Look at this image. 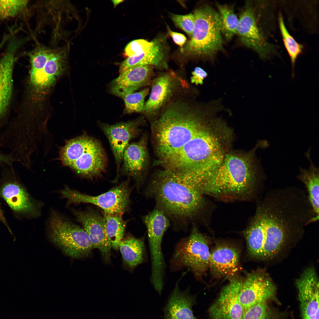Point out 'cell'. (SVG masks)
I'll return each instance as SVG.
<instances>
[{
    "label": "cell",
    "mask_w": 319,
    "mask_h": 319,
    "mask_svg": "<svg viewBox=\"0 0 319 319\" xmlns=\"http://www.w3.org/2000/svg\"><path fill=\"white\" fill-rule=\"evenodd\" d=\"M302 319H319V279L312 267L296 281Z\"/></svg>",
    "instance_id": "2e32d148"
},
{
    "label": "cell",
    "mask_w": 319,
    "mask_h": 319,
    "mask_svg": "<svg viewBox=\"0 0 319 319\" xmlns=\"http://www.w3.org/2000/svg\"><path fill=\"white\" fill-rule=\"evenodd\" d=\"M149 89L146 88L138 92L127 94L122 98L125 104L126 113L142 112L144 105V100L149 93Z\"/></svg>",
    "instance_id": "1f68e13d"
},
{
    "label": "cell",
    "mask_w": 319,
    "mask_h": 319,
    "mask_svg": "<svg viewBox=\"0 0 319 319\" xmlns=\"http://www.w3.org/2000/svg\"><path fill=\"white\" fill-rule=\"evenodd\" d=\"M59 156L64 165L85 178L99 177L106 170L107 159L101 143L85 134L66 141Z\"/></svg>",
    "instance_id": "8992f818"
},
{
    "label": "cell",
    "mask_w": 319,
    "mask_h": 319,
    "mask_svg": "<svg viewBox=\"0 0 319 319\" xmlns=\"http://www.w3.org/2000/svg\"><path fill=\"white\" fill-rule=\"evenodd\" d=\"M230 132L220 120H211L192 139L164 161L166 168L193 185L204 183L221 164Z\"/></svg>",
    "instance_id": "6da1fadb"
},
{
    "label": "cell",
    "mask_w": 319,
    "mask_h": 319,
    "mask_svg": "<svg viewBox=\"0 0 319 319\" xmlns=\"http://www.w3.org/2000/svg\"><path fill=\"white\" fill-rule=\"evenodd\" d=\"M48 235L51 241L66 255L75 258L88 256L93 248L86 231L57 213L50 219Z\"/></svg>",
    "instance_id": "9c48e42d"
},
{
    "label": "cell",
    "mask_w": 319,
    "mask_h": 319,
    "mask_svg": "<svg viewBox=\"0 0 319 319\" xmlns=\"http://www.w3.org/2000/svg\"><path fill=\"white\" fill-rule=\"evenodd\" d=\"M179 282H177L164 309V319H197L192 309L196 304V296L190 293L189 287L181 290Z\"/></svg>",
    "instance_id": "7402d4cb"
},
{
    "label": "cell",
    "mask_w": 319,
    "mask_h": 319,
    "mask_svg": "<svg viewBox=\"0 0 319 319\" xmlns=\"http://www.w3.org/2000/svg\"><path fill=\"white\" fill-rule=\"evenodd\" d=\"M236 34L243 45L255 51L262 58H267L273 51L272 45L260 30L250 2L246 3L240 14Z\"/></svg>",
    "instance_id": "4fadbf2b"
},
{
    "label": "cell",
    "mask_w": 319,
    "mask_h": 319,
    "mask_svg": "<svg viewBox=\"0 0 319 319\" xmlns=\"http://www.w3.org/2000/svg\"><path fill=\"white\" fill-rule=\"evenodd\" d=\"M269 301L257 303L244 310L242 319H284L285 314Z\"/></svg>",
    "instance_id": "f546056e"
},
{
    "label": "cell",
    "mask_w": 319,
    "mask_h": 319,
    "mask_svg": "<svg viewBox=\"0 0 319 319\" xmlns=\"http://www.w3.org/2000/svg\"><path fill=\"white\" fill-rule=\"evenodd\" d=\"M171 18L175 25L185 32L191 38L194 27L195 17L193 13L184 15L172 14Z\"/></svg>",
    "instance_id": "836d02e7"
},
{
    "label": "cell",
    "mask_w": 319,
    "mask_h": 319,
    "mask_svg": "<svg viewBox=\"0 0 319 319\" xmlns=\"http://www.w3.org/2000/svg\"><path fill=\"white\" fill-rule=\"evenodd\" d=\"M193 14L195 23L190 40L180 49L184 56L193 58H211L223 49L219 16L211 6L204 5Z\"/></svg>",
    "instance_id": "52a82bcc"
},
{
    "label": "cell",
    "mask_w": 319,
    "mask_h": 319,
    "mask_svg": "<svg viewBox=\"0 0 319 319\" xmlns=\"http://www.w3.org/2000/svg\"><path fill=\"white\" fill-rule=\"evenodd\" d=\"M254 152L227 154L199 192L224 199L246 200L255 197L266 177L257 162Z\"/></svg>",
    "instance_id": "3957f363"
},
{
    "label": "cell",
    "mask_w": 319,
    "mask_h": 319,
    "mask_svg": "<svg viewBox=\"0 0 319 319\" xmlns=\"http://www.w3.org/2000/svg\"><path fill=\"white\" fill-rule=\"evenodd\" d=\"M242 281L232 279L222 289L208 313L211 319H242L244 310L238 295Z\"/></svg>",
    "instance_id": "e0dca14e"
},
{
    "label": "cell",
    "mask_w": 319,
    "mask_h": 319,
    "mask_svg": "<svg viewBox=\"0 0 319 319\" xmlns=\"http://www.w3.org/2000/svg\"><path fill=\"white\" fill-rule=\"evenodd\" d=\"M123 0H113V4L114 7H115L117 5L120 3L122 2L123 1Z\"/></svg>",
    "instance_id": "f35d334b"
},
{
    "label": "cell",
    "mask_w": 319,
    "mask_h": 319,
    "mask_svg": "<svg viewBox=\"0 0 319 319\" xmlns=\"http://www.w3.org/2000/svg\"><path fill=\"white\" fill-rule=\"evenodd\" d=\"M239 253L234 247L227 244L217 246L210 253L209 268L215 277L230 278L238 270Z\"/></svg>",
    "instance_id": "ffe728a7"
},
{
    "label": "cell",
    "mask_w": 319,
    "mask_h": 319,
    "mask_svg": "<svg viewBox=\"0 0 319 319\" xmlns=\"http://www.w3.org/2000/svg\"><path fill=\"white\" fill-rule=\"evenodd\" d=\"M146 193L154 199L157 208L167 217L177 220L194 219L207 204L203 195L166 169L156 173Z\"/></svg>",
    "instance_id": "277c9868"
},
{
    "label": "cell",
    "mask_w": 319,
    "mask_h": 319,
    "mask_svg": "<svg viewBox=\"0 0 319 319\" xmlns=\"http://www.w3.org/2000/svg\"><path fill=\"white\" fill-rule=\"evenodd\" d=\"M0 196L17 214H31L35 210V204L25 189L14 179L6 180L2 184Z\"/></svg>",
    "instance_id": "603a6c76"
},
{
    "label": "cell",
    "mask_w": 319,
    "mask_h": 319,
    "mask_svg": "<svg viewBox=\"0 0 319 319\" xmlns=\"http://www.w3.org/2000/svg\"><path fill=\"white\" fill-rule=\"evenodd\" d=\"M128 179L107 192L93 196L85 194L66 187L62 190V196L74 203H89L101 208L107 213L123 214L129 209L132 187Z\"/></svg>",
    "instance_id": "30bf717a"
},
{
    "label": "cell",
    "mask_w": 319,
    "mask_h": 319,
    "mask_svg": "<svg viewBox=\"0 0 319 319\" xmlns=\"http://www.w3.org/2000/svg\"><path fill=\"white\" fill-rule=\"evenodd\" d=\"M153 43V41L150 42L142 39L132 40L126 46L124 55L128 57L139 55L145 51Z\"/></svg>",
    "instance_id": "e575fe53"
},
{
    "label": "cell",
    "mask_w": 319,
    "mask_h": 319,
    "mask_svg": "<svg viewBox=\"0 0 319 319\" xmlns=\"http://www.w3.org/2000/svg\"><path fill=\"white\" fill-rule=\"evenodd\" d=\"M147 229L151 262V273L159 275L165 271L166 264L162 250L165 233L170 226L167 217L157 208L142 217Z\"/></svg>",
    "instance_id": "7c38bea8"
},
{
    "label": "cell",
    "mask_w": 319,
    "mask_h": 319,
    "mask_svg": "<svg viewBox=\"0 0 319 319\" xmlns=\"http://www.w3.org/2000/svg\"><path fill=\"white\" fill-rule=\"evenodd\" d=\"M216 5L220 19L222 36L228 41L236 34L239 18L231 6L217 3Z\"/></svg>",
    "instance_id": "f1b7e54d"
},
{
    "label": "cell",
    "mask_w": 319,
    "mask_h": 319,
    "mask_svg": "<svg viewBox=\"0 0 319 319\" xmlns=\"http://www.w3.org/2000/svg\"><path fill=\"white\" fill-rule=\"evenodd\" d=\"M210 252L206 237L193 227L188 237L176 243L169 261L172 272L187 268L200 279L209 268Z\"/></svg>",
    "instance_id": "ba28073f"
},
{
    "label": "cell",
    "mask_w": 319,
    "mask_h": 319,
    "mask_svg": "<svg viewBox=\"0 0 319 319\" xmlns=\"http://www.w3.org/2000/svg\"><path fill=\"white\" fill-rule=\"evenodd\" d=\"M146 140V137L144 136L138 141L129 144L126 147L123 154L122 165L115 181L120 175L131 178L137 184L143 180L148 164Z\"/></svg>",
    "instance_id": "d6986e66"
},
{
    "label": "cell",
    "mask_w": 319,
    "mask_h": 319,
    "mask_svg": "<svg viewBox=\"0 0 319 319\" xmlns=\"http://www.w3.org/2000/svg\"><path fill=\"white\" fill-rule=\"evenodd\" d=\"M276 288L270 277L262 271L248 274L242 283L238 295L245 310L264 301L276 300Z\"/></svg>",
    "instance_id": "5bb4252c"
},
{
    "label": "cell",
    "mask_w": 319,
    "mask_h": 319,
    "mask_svg": "<svg viewBox=\"0 0 319 319\" xmlns=\"http://www.w3.org/2000/svg\"><path fill=\"white\" fill-rule=\"evenodd\" d=\"M153 42L152 45L145 51L138 56L128 57L122 62L120 66V74L131 69L147 65L166 68L167 65L162 40L156 39Z\"/></svg>",
    "instance_id": "cb8c5ba5"
},
{
    "label": "cell",
    "mask_w": 319,
    "mask_h": 319,
    "mask_svg": "<svg viewBox=\"0 0 319 319\" xmlns=\"http://www.w3.org/2000/svg\"><path fill=\"white\" fill-rule=\"evenodd\" d=\"M123 262L128 266L133 268L142 263L145 258L144 239L129 236L123 239L119 245Z\"/></svg>",
    "instance_id": "4316f807"
},
{
    "label": "cell",
    "mask_w": 319,
    "mask_h": 319,
    "mask_svg": "<svg viewBox=\"0 0 319 319\" xmlns=\"http://www.w3.org/2000/svg\"><path fill=\"white\" fill-rule=\"evenodd\" d=\"M279 25L283 42L290 57L292 68L294 69L296 60L302 52L303 47L290 34L281 15L279 16Z\"/></svg>",
    "instance_id": "4dcf8cb0"
},
{
    "label": "cell",
    "mask_w": 319,
    "mask_h": 319,
    "mask_svg": "<svg viewBox=\"0 0 319 319\" xmlns=\"http://www.w3.org/2000/svg\"><path fill=\"white\" fill-rule=\"evenodd\" d=\"M0 220L2 222L3 224L5 225V226L7 227L8 230L9 231L10 233L12 235L14 238V241H15V237L12 231L10 229L9 227V226L6 220V219L4 217L3 214V211L1 209L0 205Z\"/></svg>",
    "instance_id": "74e56055"
},
{
    "label": "cell",
    "mask_w": 319,
    "mask_h": 319,
    "mask_svg": "<svg viewBox=\"0 0 319 319\" xmlns=\"http://www.w3.org/2000/svg\"><path fill=\"white\" fill-rule=\"evenodd\" d=\"M311 147L305 155L309 162L308 169L300 167L297 178L305 185L307 192L309 201L316 216L319 218V170L311 159Z\"/></svg>",
    "instance_id": "484cf974"
},
{
    "label": "cell",
    "mask_w": 319,
    "mask_h": 319,
    "mask_svg": "<svg viewBox=\"0 0 319 319\" xmlns=\"http://www.w3.org/2000/svg\"><path fill=\"white\" fill-rule=\"evenodd\" d=\"M28 1L0 0V19L14 17L27 6Z\"/></svg>",
    "instance_id": "d6a6232c"
},
{
    "label": "cell",
    "mask_w": 319,
    "mask_h": 319,
    "mask_svg": "<svg viewBox=\"0 0 319 319\" xmlns=\"http://www.w3.org/2000/svg\"><path fill=\"white\" fill-rule=\"evenodd\" d=\"M66 47L50 49L38 44L30 54L29 91L31 104L40 107L43 100L66 68Z\"/></svg>",
    "instance_id": "5b68a950"
},
{
    "label": "cell",
    "mask_w": 319,
    "mask_h": 319,
    "mask_svg": "<svg viewBox=\"0 0 319 319\" xmlns=\"http://www.w3.org/2000/svg\"><path fill=\"white\" fill-rule=\"evenodd\" d=\"M180 94L170 100L153 122L157 154L162 162L194 138L210 120L211 109Z\"/></svg>",
    "instance_id": "7a4b0ae2"
},
{
    "label": "cell",
    "mask_w": 319,
    "mask_h": 319,
    "mask_svg": "<svg viewBox=\"0 0 319 319\" xmlns=\"http://www.w3.org/2000/svg\"><path fill=\"white\" fill-rule=\"evenodd\" d=\"M152 83L142 111L149 118L155 117L170 100L189 87L186 81L173 71L161 73Z\"/></svg>",
    "instance_id": "8fae6325"
},
{
    "label": "cell",
    "mask_w": 319,
    "mask_h": 319,
    "mask_svg": "<svg viewBox=\"0 0 319 319\" xmlns=\"http://www.w3.org/2000/svg\"><path fill=\"white\" fill-rule=\"evenodd\" d=\"M142 118L113 125L100 123V128L110 143L115 160L116 178L118 175L124 150L130 141L136 137L140 132Z\"/></svg>",
    "instance_id": "9a60e30c"
},
{
    "label": "cell",
    "mask_w": 319,
    "mask_h": 319,
    "mask_svg": "<svg viewBox=\"0 0 319 319\" xmlns=\"http://www.w3.org/2000/svg\"><path fill=\"white\" fill-rule=\"evenodd\" d=\"M123 214L104 212L105 227L106 234L113 249L117 250L119 245L123 239L126 222L123 219Z\"/></svg>",
    "instance_id": "83f0119b"
},
{
    "label": "cell",
    "mask_w": 319,
    "mask_h": 319,
    "mask_svg": "<svg viewBox=\"0 0 319 319\" xmlns=\"http://www.w3.org/2000/svg\"><path fill=\"white\" fill-rule=\"evenodd\" d=\"M14 62V57L12 53H7L0 59V123L11 98Z\"/></svg>",
    "instance_id": "d4e9b609"
},
{
    "label": "cell",
    "mask_w": 319,
    "mask_h": 319,
    "mask_svg": "<svg viewBox=\"0 0 319 319\" xmlns=\"http://www.w3.org/2000/svg\"><path fill=\"white\" fill-rule=\"evenodd\" d=\"M73 213L88 235L93 248L98 249L108 260L112 247L106 232L103 214L90 207L83 211L73 210Z\"/></svg>",
    "instance_id": "ac0fdd59"
},
{
    "label": "cell",
    "mask_w": 319,
    "mask_h": 319,
    "mask_svg": "<svg viewBox=\"0 0 319 319\" xmlns=\"http://www.w3.org/2000/svg\"><path fill=\"white\" fill-rule=\"evenodd\" d=\"M191 78V82L196 85L202 84L203 80L208 76L207 73L203 69L199 67H196L192 72Z\"/></svg>",
    "instance_id": "d590c367"
},
{
    "label": "cell",
    "mask_w": 319,
    "mask_h": 319,
    "mask_svg": "<svg viewBox=\"0 0 319 319\" xmlns=\"http://www.w3.org/2000/svg\"><path fill=\"white\" fill-rule=\"evenodd\" d=\"M154 66L147 65L137 67L120 74L112 82L111 92L122 98L147 84L150 80Z\"/></svg>",
    "instance_id": "44dd1931"
},
{
    "label": "cell",
    "mask_w": 319,
    "mask_h": 319,
    "mask_svg": "<svg viewBox=\"0 0 319 319\" xmlns=\"http://www.w3.org/2000/svg\"><path fill=\"white\" fill-rule=\"evenodd\" d=\"M291 314V319H295L293 313H292Z\"/></svg>",
    "instance_id": "ab89813d"
},
{
    "label": "cell",
    "mask_w": 319,
    "mask_h": 319,
    "mask_svg": "<svg viewBox=\"0 0 319 319\" xmlns=\"http://www.w3.org/2000/svg\"><path fill=\"white\" fill-rule=\"evenodd\" d=\"M168 34L172 37L174 43L179 45L180 49L183 48L186 42L187 38L183 34L172 31L167 25V26Z\"/></svg>",
    "instance_id": "8d00e7d4"
}]
</instances>
